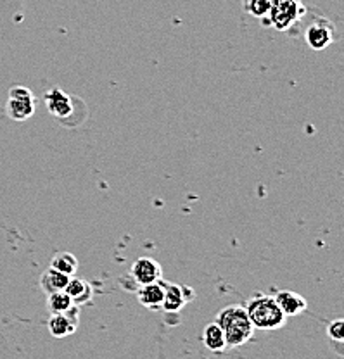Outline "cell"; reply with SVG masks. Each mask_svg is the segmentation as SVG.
<instances>
[{
	"label": "cell",
	"mask_w": 344,
	"mask_h": 359,
	"mask_svg": "<svg viewBox=\"0 0 344 359\" xmlns=\"http://www.w3.org/2000/svg\"><path fill=\"white\" fill-rule=\"evenodd\" d=\"M44 100H46V106L48 112L52 116L59 119H66L68 116L73 114V100L66 92H62L61 88H51L44 95Z\"/></svg>",
	"instance_id": "cell-9"
},
{
	"label": "cell",
	"mask_w": 344,
	"mask_h": 359,
	"mask_svg": "<svg viewBox=\"0 0 344 359\" xmlns=\"http://www.w3.org/2000/svg\"><path fill=\"white\" fill-rule=\"evenodd\" d=\"M71 306H73V301L65 290H55L47 294V309L51 314L65 313Z\"/></svg>",
	"instance_id": "cell-16"
},
{
	"label": "cell",
	"mask_w": 344,
	"mask_h": 359,
	"mask_svg": "<svg viewBox=\"0 0 344 359\" xmlns=\"http://www.w3.org/2000/svg\"><path fill=\"white\" fill-rule=\"evenodd\" d=\"M203 344L208 351H211V353H223V351L227 349L225 335H223V330L220 328V325L216 323V321L204 327Z\"/></svg>",
	"instance_id": "cell-13"
},
{
	"label": "cell",
	"mask_w": 344,
	"mask_h": 359,
	"mask_svg": "<svg viewBox=\"0 0 344 359\" xmlns=\"http://www.w3.org/2000/svg\"><path fill=\"white\" fill-rule=\"evenodd\" d=\"M327 337L334 344L341 346V344L344 342V321L343 320L331 321L327 327Z\"/></svg>",
	"instance_id": "cell-18"
},
{
	"label": "cell",
	"mask_w": 344,
	"mask_h": 359,
	"mask_svg": "<svg viewBox=\"0 0 344 359\" xmlns=\"http://www.w3.org/2000/svg\"><path fill=\"white\" fill-rule=\"evenodd\" d=\"M130 278L137 287L149 285V283L159 282L163 278V268L152 257H138L130 269Z\"/></svg>",
	"instance_id": "cell-7"
},
{
	"label": "cell",
	"mask_w": 344,
	"mask_h": 359,
	"mask_svg": "<svg viewBox=\"0 0 344 359\" xmlns=\"http://www.w3.org/2000/svg\"><path fill=\"white\" fill-rule=\"evenodd\" d=\"M216 323L223 330L225 335L227 349H235V347L244 346L248 340H251L256 328L253 327L244 306H227L222 311L216 314Z\"/></svg>",
	"instance_id": "cell-1"
},
{
	"label": "cell",
	"mask_w": 344,
	"mask_h": 359,
	"mask_svg": "<svg viewBox=\"0 0 344 359\" xmlns=\"http://www.w3.org/2000/svg\"><path fill=\"white\" fill-rule=\"evenodd\" d=\"M275 301L287 318L298 316V314L305 313L306 308H308V302H306V299L294 290L277 292Z\"/></svg>",
	"instance_id": "cell-10"
},
{
	"label": "cell",
	"mask_w": 344,
	"mask_h": 359,
	"mask_svg": "<svg viewBox=\"0 0 344 359\" xmlns=\"http://www.w3.org/2000/svg\"><path fill=\"white\" fill-rule=\"evenodd\" d=\"M190 299H194L192 289L185 285H177V283L164 282V299L161 309L168 314H178Z\"/></svg>",
	"instance_id": "cell-8"
},
{
	"label": "cell",
	"mask_w": 344,
	"mask_h": 359,
	"mask_svg": "<svg viewBox=\"0 0 344 359\" xmlns=\"http://www.w3.org/2000/svg\"><path fill=\"white\" fill-rule=\"evenodd\" d=\"M272 0H246L244 7L249 14L258 20H263V18L268 16L270 13Z\"/></svg>",
	"instance_id": "cell-17"
},
{
	"label": "cell",
	"mask_w": 344,
	"mask_h": 359,
	"mask_svg": "<svg viewBox=\"0 0 344 359\" xmlns=\"http://www.w3.org/2000/svg\"><path fill=\"white\" fill-rule=\"evenodd\" d=\"M80 325V306H71L65 313L51 314L48 318V332L55 339H65L73 335Z\"/></svg>",
	"instance_id": "cell-6"
},
{
	"label": "cell",
	"mask_w": 344,
	"mask_h": 359,
	"mask_svg": "<svg viewBox=\"0 0 344 359\" xmlns=\"http://www.w3.org/2000/svg\"><path fill=\"white\" fill-rule=\"evenodd\" d=\"M137 299L144 308L151 309V311H158L164 299V280L161 278L159 282L138 287Z\"/></svg>",
	"instance_id": "cell-11"
},
{
	"label": "cell",
	"mask_w": 344,
	"mask_h": 359,
	"mask_svg": "<svg viewBox=\"0 0 344 359\" xmlns=\"http://www.w3.org/2000/svg\"><path fill=\"white\" fill-rule=\"evenodd\" d=\"M35 95L29 88L18 85L9 90V99H7V116L13 121H26L35 114Z\"/></svg>",
	"instance_id": "cell-5"
},
{
	"label": "cell",
	"mask_w": 344,
	"mask_h": 359,
	"mask_svg": "<svg viewBox=\"0 0 344 359\" xmlns=\"http://www.w3.org/2000/svg\"><path fill=\"white\" fill-rule=\"evenodd\" d=\"M336 36H338V29L334 22L324 16L313 18V21L308 22L305 28V42L312 50L317 52L331 47L336 42Z\"/></svg>",
	"instance_id": "cell-4"
},
{
	"label": "cell",
	"mask_w": 344,
	"mask_h": 359,
	"mask_svg": "<svg viewBox=\"0 0 344 359\" xmlns=\"http://www.w3.org/2000/svg\"><path fill=\"white\" fill-rule=\"evenodd\" d=\"M306 16V7L301 0H272L270 13L261 22L265 26H274L279 32H287L296 26Z\"/></svg>",
	"instance_id": "cell-3"
},
{
	"label": "cell",
	"mask_w": 344,
	"mask_h": 359,
	"mask_svg": "<svg viewBox=\"0 0 344 359\" xmlns=\"http://www.w3.org/2000/svg\"><path fill=\"white\" fill-rule=\"evenodd\" d=\"M249 320L254 328H260L263 332L279 330L287 323V316L277 304L275 297L272 295H256L249 299L244 306Z\"/></svg>",
	"instance_id": "cell-2"
},
{
	"label": "cell",
	"mask_w": 344,
	"mask_h": 359,
	"mask_svg": "<svg viewBox=\"0 0 344 359\" xmlns=\"http://www.w3.org/2000/svg\"><path fill=\"white\" fill-rule=\"evenodd\" d=\"M65 292L70 295L74 306H84L93 299V289L87 280L77 278V276H70L68 283H66Z\"/></svg>",
	"instance_id": "cell-12"
},
{
	"label": "cell",
	"mask_w": 344,
	"mask_h": 359,
	"mask_svg": "<svg viewBox=\"0 0 344 359\" xmlns=\"http://www.w3.org/2000/svg\"><path fill=\"white\" fill-rule=\"evenodd\" d=\"M68 280V275H65V273L58 271V269L54 268H48L42 273V276H40V287H42V290L46 292V294H51V292L55 290H65Z\"/></svg>",
	"instance_id": "cell-14"
},
{
	"label": "cell",
	"mask_w": 344,
	"mask_h": 359,
	"mask_svg": "<svg viewBox=\"0 0 344 359\" xmlns=\"http://www.w3.org/2000/svg\"><path fill=\"white\" fill-rule=\"evenodd\" d=\"M51 268L58 269V271L65 273V275L73 276L78 271V259L71 252L61 250V252L54 254L51 259Z\"/></svg>",
	"instance_id": "cell-15"
}]
</instances>
